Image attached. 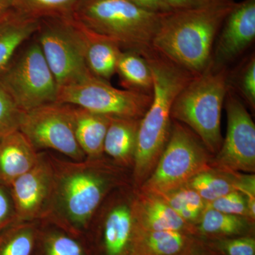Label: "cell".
Masks as SVG:
<instances>
[{"instance_id": "obj_1", "label": "cell", "mask_w": 255, "mask_h": 255, "mask_svg": "<svg viewBox=\"0 0 255 255\" xmlns=\"http://www.w3.org/2000/svg\"><path fill=\"white\" fill-rule=\"evenodd\" d=\"M48 155L53 181L42 221L83 236L105 197L108 179L97 167L98 159L73 161Z\"/></svg>"}, {"instance_id": "obj_2", "label": "cell", "mask_w": 255, "mask_h": 255, "mask_svg": "<svg viewBox=\"0 0 255 255\" xmlns=\"http://www.w3.org/2000/svg\"><path fill=\"white\" fill-rule=\"evenodd\" d=\"M235 4L164 14L152 49L194 76L200 75L211 63L216 38Z\"/></svg>"}, {"instance_id": "obj_3", "label": "cell", "mask_w": 255, "mask_h": 255, "mask_svg": "<svg viewBox=\"0 0 255 255\" xmlns=\"http://www.w3.org/2000/svg\"><path fill=\"white\" fill-rule=\"evenodd\" d=\"M148 63L152 78V101L140 121L134 152L135 175L142 179L158 158L171 131L174 100L194 75L153 50L141 54Z\"/></svg>"}, {"instance_id": "obj_4", "label": "cell", "mask_w": 255, "mask_h": 255, "mask_svg": "<svg viewBox=\"0 0 255 255\" xmlns=\"http://www.w3.org/2000/svg\"><path fill=\"white\" fill-rule=\"evenodd\" d=\"M163 14L149 12L128 0H80L73 18L122 50L142 54L152 49Z\"/></svg>"}, {"instance_id": "obj_5", "label": "cell", "mask_w": 255, "mask_h": 255, "mask_svg": "<svg viewBox=\"0 0 255 255\" xmlns=\"http://www.w3.org/2000/svg\"><path fill=\"white\" fill-rule=\"evenodd\" d=\"M227 67L211 62L205 71L194 77L174 100L172 118L185 124L211 152L222 145L221 120L228 90Z\"/></svg>"}, {"instance_id": "obj_6", "label": "cell", "mask_w": 255, "mask_h": 255, "mask_svg": "<svg viewBox=\"0 0 255 255\" xmlns=\"http://www.w3.org/2000/svg\"><path fill=\"white\" fill-rule=\"evenodd\" d=\"M38 41L59 87L92 75L85 61V46L80 23L73 17L40 21Z\"/></svg>"}, {"instance_id": "obj_7", "label": "cell", "mask_w": 255, "mask_h": 255, "mask_svg": "<svg viewBox=\"0 0 255 255\" xmlns=\"http://www.w3.org/2000/svg\"><path fill=\"white\" fill-rule=\"evenodd\" d=\"M0 85L23 112L56 102L58 97V84L37 41L0 73Z\"/></svg>"}, {"instance_id": "obj_8", "label": "cell", "mask_w": 255, "mask_h": 255, "mask_svg": "<svg viewBox=\"0 0 255 255\" xmlns=\"http://www.w3.org/2000/svg\"><path fill=\"white\" fill-rule=\"evenodd\" d=\"M152 94L116 88L93 75L59 87L56 102L80 107L110 118L141 119L150 107Z\"/></svg>"}, {"instance_id": "obj_9", "label": "cell", "mask_w": 255, "mask_h": 255, "mask_svg": "<svg viewBox=\"0 0 255 255\" xmlns=\"http://www.w3.org/2000/svg\"><path fill=\"white\" fill-rule=\"evenodd\" d=\"M207 167V155L194 132L176 123L157 167L144 188L161 196L182 188Z\"/></svg>"}, {"instance_id": "obj_10", "label": "cell", "mask_w": 255, "mask_h": 255, "mask_svg": "<svg viewBox=\"0 0 255 255\" xmlns=\"http://www.w3.org/2000/svg\"><path fill=\"white\" fill-rule=\"evenodd\" d=\"M18 130L38 152L55 151L73 161L87 158L75 136L73 106L53 102L23 112Z\"/></svg>"}, {"instance_id": "obj_11", "label": "cell", "mask_w": 255, "mask_h": 255, "mask_svg": "<svg viewBox=\"0 0 255 255\" xmlns=\"http://www.w3.org/2000/svg\"><path fill=\"white\" fill-rule=\"evenodd\" d=\"M228 127L216 160L220 167L253 172L255 169V126L239 97L228 87L225 100Z\"/></svg>"}, {"instance_id": "obj_12", "label": "cell", "mask_w": 255, "mask_h": 255, "mask_svg": "<svg viewBox=\"0 0 255 255\" xmlns=\"http://www.w3.org/2000/svg\"><path fill=\"white\" fill-rule=\"evenodd\" d=\"M53 181V167L47 152H40L38 162L9 186L16 222L41 221L44 217Z\"/></svg>"}, {"instance_id": "obj_13", "label": "cell", "mask_w": 255, "mask_h": 255, "mask_svg": "<svg viewBox=\"0 0 255 255\" xmlns=\"http://www.w3.org/2000/svg\"><path fill=\"white\" fill-rule=\"evenodd\" d=\"M255 38V0L233 6L223 21L213 51V65L227 67L251 46Z\"/></svg>"}, {"instance_id": "obj_14", "label": "cell", "mask_w": 255, "mask_h": 255, "mask_svg": "<svg viewBox=\"0 0 255 255\" xmlns=\"http://www.w3.org/2000/svg\"><path fill=\"white\" fill-rule=\"evenodd\" d=\"M40 152L19 130L0 139V183L9 187L38 162Z\"/></svg>"}, {"instance_id": "obj_15", "label": "cell", "mask_w": 255, "mask_h": 255, "mask_svg": "<svg viewBox=\"0 0 255 255\" xmlns=\"http://www.w3.org/2000/svg\"><path fill=\"white\" fill-rule=\"evenodd\" d=\"M40 21L14 9L0 16V73L11 63L19 47L36 33Z\"/></svg>"}, {"instance_id": "obj_16", "label": "cell", "mask_w": 255, "mask_h": 255, "mask_svg": "<svg viewBox=\"0 0 255 255\" xmlns=\"http://www.w3.org/2000/svg\"><path fill=\"white\" fill-rule=\"evenodd\" d=\"M80 26L85 40L87 68L94 76L110 82L117 73V63L123 50L107 37L91 31L82 23Z\"/></svg>"}, {"instance_id": "obj_17", "label": "cell", "mask_w": 255, "mask_h": 255, "mask_svg": "<svg viewBox=\"0 0 255 255\" xmlns=\"http://www.w3.org/2000/svg\"><path fill=\"white\" fill-rule=\"evenodd\" d=\"M75 136L87 158L99 159L111 118L73 106Z\"/></svg>"}, {"instance_id": "obj_18", "label": "cell", "mask_w": 255, "mask_h": 255, "mask_svg": "<svg viewBox=\"0 0 255 255\" xmlns=\"http://www.w3.org/2000/svg\"><path fill=\"white\" fill-rule=\"evenodd\" d=\"M33 255H90L83 236L40 221Z\"/></svg>"}, {"instance_id": "obj_19", "label": "cell", "mask_w": 255, "mask_h": 255, "mask_svg": "<svg viewBox=\"0 0 255 255\" xmlns=\"http://www.w3.org/2000/svg\"><path fill=\"white\" fill-rule=\"evenodd\" d=\"M140 120L111 118L104 142V152L119 162L133 157Z\"/></svg>"}, {"instance_id": "obj_20", "label": "cell", "mask_w": 255, "mask_h": 255, "mask_svg": "<svg viewBox=\"0 0 255 255\" xmlns=\"http://www.w3.org/2000/svg\"><path fill=\"white\" fill-rule=\"evenodd\" d=\"M122 85L127 90L152 94L153 78L145 57L132 50H123L117 67Z\"/></svg>"}, {"instance_id": "obj_21", "label": "cell", "mask_w": 255, "mask_h": 255, "mask_svg": "<svg viewBox=\"0 0 255 255\" xmlns=\"http://www.w3.org/2000/svg\"><path fill=\"white\" fill-rule=\"evenodd\" d=\"M40 221L15 222L0 232V255H33Z\"/></svg>"}, {"instance_id": "obj_22", "label": "cell", "mask_w": 255, "mask_h": 255, "mask_svg": "<svg viewBox=\"0 0 255 255\" xmlns=\"http://www.w3.org/2000/svg\"><path fill=\"white\" fill-rule=\"evenodd\" d=\"M187 238L179 231H151L142 238L135 236L134 254L141 255H177L185 247Z\"/></svg>"}, {"instance_id": "obj_23", "label": "cell", "mask_w": 255, "mask_h": 255, "mask_svg": "<svg viewBox=\"0 0 255 255\" xmlns=\"http://www.w3.org/2000/svg\"><path fill=\"white\" fill-rule=\"evenodd\" d=\"M80 0H12V9L28 17L41 20L73 17Z\"/></svg>"}, {"instance_id": "obj_24", "label": "cell", "mask_w": 255, "mask_h": 255, "mask_svg": "<svg viewBox=\"0 0 255 255\" xmlns=\"http://www.w3.org/2000/svg\"><path fill=\"white\" fill-rule=\"evenodd\" d=\"M147 231H179L185 226L184 221L162 199H154L146 205L142 222Z\"/></svg>"}, {"instance_id": "obj_25", "label": "cell", "mask_w": 255, "mask_h": 255, "mask_svg": "<svg viewBox=\"0 0 255 255\" xmlns=\"http://www.w3.org/2000/svg\"><path fill=\"white\" fill-rule=\"evenodd\" d=\"M184 221H194L205 206V201L194 189L188 187L159 196Z\"/></svg>"}, {"instance_id": "obj_26", "label": "cell", "mask_w": 255, "mask_h": 255, "mask_svg": "<svg viewBox=\"0 0 255 255\" xmlns=\"http://www.w3.org/2000/svg\"><path fill=\"white\" fill-rule=\"evenodd\" d=\"M246 227L241 216L224 214L209 207L204 211L200 224L203 233L217 236L240 234Z\"/></svg>"}, {"instance_id": "obj_27", "label": "cell", "mask_w": 255, "mask_h": 255, "mask_svg": "<svg viewBox=\"0 0 255 255\" xmlns=\"http://www.w3.org/2000/svg\"><path fill=\"white\" fill-rule=\"evenodd\" d=\"M228 87L252 108L255 107V57L243 60L232 77L228 74Z\"/></svg>"}, {"instance_id": "obj_28", "label": "cell", "mask_w": 255, "mask_h": 255, "mask_svg": "<svg viewBox=\"0 0 255 255\" xmlns=\"http://www.w3.org/2000/svg\"><path fill=\"white\" fill-rule=\"evenodd\" d=\"M188 183L189 188L196 191L204 201L209 203L236 190L233 183L206 171L196 174Z\"/></svg>"}, {"instance_id": "obj_29", "label": "cell", "mask_w": 255, "mask_h": 255, "mask_svg": "<svg viewBox=\"0 0 255 255\" xmlns=\"http://www.w3.org/2000/svg\"><path fill=\"white\" fill-rule=\"evenodd\" d=\"M23 112L0 85V139L18 130Z\"/></svg>"}, {"instance_id": "obj_30", "label": "cell", "mask_w": 255, "mask_h": 255, "mask_svg": "<svg viewBox=\"0 0 255 255\" xmlns=\"http://www.w3.org/2000/svg\"><path fill=\"white\" fill-rule=\"evenodd\" d=\"M209 204V208L224 214L250 216L246 198L238 190L231 191Z\"/></svg>"}, {"instance_id": "obj_31", "label": "cell", "mask_w": 255, "mask_h": 255, "mask_svg": "<svg viewBox=\"0 0 255 255\" xmlns=\"http://www.w3.org/2000/svg\"><path fill=\"white\" fill-rule=\"evenodd\" d=\"M16 222V213L9 187L0 183V232Z\"/></svg>"}, {"instance_id": "obj_32", "label": "cell", "mask_w": 255, "mask_h": 255, "mask_svg": "<svg viewBox=\"0 0 255 255\" xmlns=\"http://www.w3.org/2000/svg\"><path fill=\"white\" fill-rule=\"evenodd\" d=\"M172 11H184L214 7L231 4L233 0H163Z\"/></svg>"}, {"instance_id": "obj_33", "label": "cell", "mask_w": 255, "mask_h": 255, "mask_svg": "<svg viewBox=\"0 0 255 255\" xmlns=\"http://www.w3.org/2000/svg\"><path fill=\"white\" fill-rule=\"evenodd\" d=\"M221 250L227 255H255L254 238H241L221 242Z\"/></svg>"}, {"instance_id": "obj_34", "label": "cell", "mask_w": 255, "mask_h": 255, "mask_svg": "<svg viewBox=\"0 0 255 255\" xmlns=\"http://www.w3.org/2000/svg\"><path fill=\"white\" fill-rule=\"evenodd\" d=\"M255 177L246 178L234 184L236 190L239 191L246 198L250 216L253 219L255 215Z\"/></svg>"}, {"instance_id": "obj_35", "label": "cell", "mask_w": 255, "mask_h": 255, "mask_svg": "<svg viewBox=\"0 0 255 255\" xmlns=\"http://www.w3.org/2000/svg\"><path fill=\"white\" fill-rule=\"evenodd\" d=\"M138 6L140 9L155 14H163L170 12L172 10L163 0H128Z\"/></svg>"}, {"instance_id": "obj_36", "label": "cell", "mask_w": 255, "mask_h": 255, "mask_svg": "<svg viewBox=\"0 0 255 255\" xmlns=\"http://www.w3.org/2000/svg\"><path fill=\"white\" fill-rule=\"evenodd\" d=\"M12 9V0H0V16Z\"/></svg>"}]
</instances>
